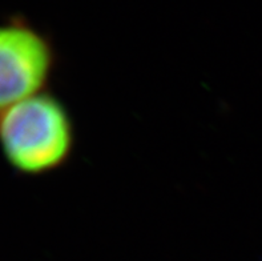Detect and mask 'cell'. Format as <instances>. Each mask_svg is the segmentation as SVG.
<instances>
[{
	"instance_id": "7a4b0ae2",
	"label": "cell",
	"mask_w": 262,
	"mask_h": 261,
	"mask_svg": "<svg viewBox=\"0 0 262 261\" xmlns=\"http://www.w3.org/2000/svg\"><path fill=\"white\" fill-rule=\"evenodd\" d=\"M55 66L46 33L19 17L0 23V113L47 91Z\"/></svg>"
},
{
	"instance_id": "6da1fadb",
	"label": "cell",
	"mask_w": 262,
	"mask_h": 261,
	"mask_svg": "<svg viewBox=\"0 0 262 261\" xmlns=\"http://www.w3.org/2000/svg\"><path fill=\"white\" fill-rule=\"evenodd\" d=\"M75 127L63 103L48 91L0 113V152L19 175L43 176L68 163Z\"/></svg>"
}]
</instances>
